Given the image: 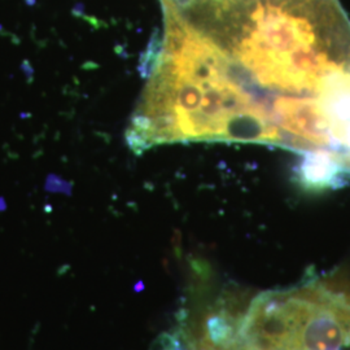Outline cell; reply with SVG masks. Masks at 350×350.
<instances>
[{
	"label": "cell",
	"instance_id": "cell-1",
	"mask_svg": "<svg viewBox=\"0 0 350 350\" xmlns=\"http://www.w3.org/2000/svg\"><path fill=\"white\" fill-rule=\"evenodd\" d=\"M183 26L244 142L350 165V21L338 0H215Z\"/></svg>",
	"mask_w": 350,
	"mask_h": 350
},
{
	"label": "cell",
	"instance_id": "cell-2",
	"mask_svg": "<svg viewBox=\"0 0 350 350\" xmlns=\"http://www.w3.org/2000/svg\"><path fill=\"white\" fill-rule=\"evenodd\" d=\"M234 350H291L286 347L278 345H262V344H253V342H238Z\"/></svg>",
	"mask_w": 350,
	"mask_h": 350
}]
</instances>
